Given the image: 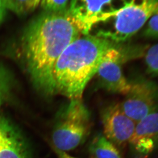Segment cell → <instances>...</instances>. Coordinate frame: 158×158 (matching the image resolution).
Returning a JSON list of instances; mask_svg holds the SVG:
<instances>
[{"mask_svg":"<svg viewBox=\"0 0 158 158\" xmlns=\"http://www.w3.org/2000/svg\"><path fill=\"white\" fill-rule=\"evenodd\" d=\"M128 144L136 158L146 157L158 148V111L137 122Z\"/></svg>","mask_w":158,"mask_h":158,"instance_id":"cell-9","label":"cell"},{"mask_svg":"<svg viewBox=\"0 0 158 158\" xmlns=\"http://www.w3.org/2000/svg\"><path fill=\"white\" fill-rule=\"evenodd\" d=\"M69 0H41V5L45 12L62 13L67 11Z\"/></svg>","mask_w":158,"mask_h":158,"instance_id":"cell-15","label":"cell"},{"mask_svg":"<svg viewBox=\"0 0 158 158\" xmlns=\"http://www.w3.org/2000/svg\"><path fill=\"white\" fill-rule=\"evenodd\" d=\"M146 73L158 78V43L148 49L144 55Z\"/></svg>","mask_w":158,"mask_h":158,"instance_id":"cell-14","label":"cell"},{"mask_svg":"<svg viewBox=\"0 0 158 158\" xmlns=\"http://www.w3.org/2000/svg\"><path fill=\"white\" fill-rule=\"evenodd\" d=\"M89 151L94 158H122L116 146L103 134H98L94 138Z\"/></svg>","mask_w":158,"mask_h":158,"instance_id":"cell-11","label":"cell"},{"mask_svg":"<svg viewBox=\"0 0 158 158\" xmlns=\"http://www.w3.org/2000/svg\"><path fill=\"white\" fill-rule=\"evenodd\" d=\"M143 35L151 38H158V11L146 23Z\"/></svg>","mask_w":158,"mask_h":158,"instance_id":"cell-16","label":"cell"},{"mask_svg":"<svg viewBox=\"0 0 158 158\" xmlns=\"http://www.w3.org/2000/svg\"><path fill=\"white\" fill-rule=\"evenodd\" d=\"M101 121L104 135L116 146L128 144L137 123L123 111L120 103L114 102L102 110Z\"/></svg>","mask_w":158,"mask_h":158,"instance_id":"cell-8","label":"cell"},{"mask_svg":"<svg viewBox=\"0 0 158 158\" xmlns=\"http://www.w3.org/2000/svg\"><path fill=\"white\" fill-rule=\"evenodd\" d=\"M158 11V0H131L107 20H112L111 27L100 31L97 35L123 43L140 31Z\"/></svg>","mask_w":158,"mask_h":158,"instance_id":"cell-5","label":"cell"},{"mask_svg":"<svg viewBox=\"0 0 158 158\" xmlns=\"http://www.w3.org/2000/svg\"><path fill=\"white\" fill-rule=\"evenodd\" d=\"M41 0H4L6 9L18 15L32 12L39 6Z\"/></svg>","mask_w":158,"mask_h":158,"instance_id":"cell-13","label":"cell"},{"mask_svg":"<svg viewBox=\"0 0 158 158\" xmlns=\"http://www.w3.org/2000/svg\"><path fill=\"white\" fill-rule=\"evenodd\" d=\"M118 44L89 34L72 42L55 64L53 78L56 93L69 100L82 99L85 87L96 76L104 55Z\"/></svg>","mask_w":158,"mask_h":158,"instance_id":"cell-2","label":"cell"},{"mask_svg":"<svg viewBox=\"0 0 158 158\" xmlns=\"http://www.w3.org/2000/svg\"><path fill=\"white\" fill-rule=\"evenodd\" d=\"M90 114L82 99L70 100L60 114L52 139L56 148L68 152L80 145L90 130Z\"/></svg>","mask_w":158,"mask_h":158,"instance_id":"cell-3","label":"cell"},{"mask_svg":"<svg viewBox=\"0 0 158 158\" xmlns=\"http://www.w3.org/2000/svg\"><path fill=\"white\" fill-rule=\"evenodd\" d=\"M129 80L130 89L120 105L123 111L137 123L158 111V84L140 74Z\"/></svg>","mask_w":158,"mask_h":158,"instance_id":"cell-6","label":"cell"},{"mask_svg":"<svg viewBox=\"0 0 158 158\" xmlns=\"http://www.w3.org/2000/svg\"><path fill=\"white\" fill-rule=\"evenodd\" d=\"M6 10L7 9L5 4L4 0H0V24L4 19Z\"/></svg>","mask_w":158,"mask_h":158,"instance_id":"cell-17","label":"cell"},{"mask_svg":"<svg viewBox=\"0 0 158 158\" xmlns=\"http://www.w3.org/2000/svg\"><path fill=\"white\" fill-rule=\"evenodd\" d=\"M81 34L67 11H44L26 27L21 42L22 56L32 84L42 94L52 96L56 93L53 78L55 63Z\"/></svg>","mask_w":158,"mask_h":158,"instance_id":"cell-1","label":"cell"},{"mask_svg":"<svg viewBox=\"0 0 158 158\" xmlns=\"http://www.w3.org/2000/svg\"><path fill=\"white\" fill-rule=\"evenodd\" d=\"M131 0H71L68 14L84 35L100 22L106 21Z\"/></svg>","mask_w":158,"mask_h":158,"instance_id":"cell-7","label":"cell"},{"mask_svg":"<svg viewBox=\"0 0 158 158\" xmlns=\"http://www.w3.org/2000/svg\"><path fill=\"white\" fill-rule=\"evenodd\" d=\"M56 152L58 154V156L59 158H77L70 156L69 154H66V152H62V151L56 150Z\"/></svg>","mask_w":158,"mask_h":158,"instance_id":"cell-18","label":"cell"},{"mask_svg":"<svg viewBox=\"0 0 158 158\" xmlns=\"http://www.w3.org/2000/svg\"><path fill=\"white\" fill-rule=\"evenodd\" d=\"M0 158H31L21 132L12 121L1 114Z\"/></svg>","mask_w":158,"mask_h":158,"instance_id":"cell-10","label":"cell"},{"mask_svg":"<svg viewBox=\"0 0 158 158\" xmlns=\"http://www.w3.org/2000/svg\"><path fill=\"white\" fill-rule=\"evenodd\" d=\"M13 88V78L10 72L0 62V108L10 97Z\"/></svg>","mask_w":158,"mask_h":158,"instance_id":"cell-12","label":"cell"},{"mask_svg":"<svg viewBox=\"0 0 158 158\" xmlns=\"http://www.w3.org/2000/svg\"><path fill=\"white\" fill-rule=\"evenodd\" d=\"M118 44L104 55L96 76L99 87L109 93L125 96L130 89L129 79L123 73L124 64L144 56L146 47Z\"/></svg>","mask_w":158,"mask_h":158,"instance_id":"cell-4","label":"cell"}]
</instances>
